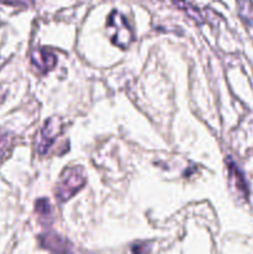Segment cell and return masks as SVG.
<instances>
[{
	"mask_svg": "<svg viewBox=\"0 0 253 254\" xmlns=\"http://www.w3.org/2000/svg\"><path fill=\"white\" fill-rule=\"evenodd\" d=\"M86 174L81 166H72L63 171L57 185L56 197L60 202L69 200L72 196L76 195L86 184Z\"/></svg>",
	"mask_w": 253,
	"mask_h": 254,
	"instance_id": "1",
	"label": "cell"
},
{
	"mask_svg": "<svg viewBox=\"0 0 253 254\" xmlns=\"http://www.w3.org/2000/svg\"><path fill=\"white\" fill-rule=\"evenodd\" d=\"M108 25L117 30L116 35H114L113 39H112L113 44L122 47V49L128 47L129 44L131 42V40H133V34H131V29L130 26H129L126 17H124L121 12L113 11L109 15Z\"/></svg>",
	"mask_w": 253,
	"mask_h": 254,
	"instance_id": "2",
	"label": "cell"
},
{
	"mask_svg": "<svg viewBox=\"0 0 253 254\" xmlns=\"http://www.w3.org/2000/svg\"><path fill=\"white\" fill-rule=\"evenodd\" d=\"M62 130V123L59 118L54 117V118H50L49 121L45 123L44 128L41 129V133H40V139L39 143H37V149H39V153L41 155L47 153V150L50 149V146L52 145V143L55 141V139L59 136V134Z\"/></svg>",
	"mask_w": 253,
	"mask_h": 254,
	"instance_id": "3",
	"label": "cell"
},
{
	"mask_svg": "<svg viewBox=\"0 0 253 254\" xmlns=\"http://www.w3.org/2000/svg\"><path fill=\"white\" fill-rule=\"evenodd\" d=\"M31 62L41 73H47L55 68L57 57L46 49H36L31 55Z\"/></svg>",
	"mask_w": 253,
	"mask_h": 254,
	"instance_id": "4",
	"label": "cell"
},
{
	"mask_svg": "<svg viewBox=\"0 0 253 254\" xmlns=\"http://www.w3.org/2000/svg\"><path fill=\"white\" fill-rule=\"evenodd\" d=\"M40 243H41L42 247L51 251V252H69V251H72L66 240L52 232L44 233L40 237Z\"/></svg>",
	"mask_w": 253,
	"mask_h": 254,
	"instance_id": "5",
	"label": "cell"
},
{
	"mask_svg": "<svg viewBox=\"0 0 253 254\" xmlns=\"http://www.w3.org/2000/svg\"><path fill=\"white\" fill-rule=\"evenodd\" d=\"M174 4L179 7L180 10H183L186 15H188L190 19H192L193 21L196 22H203L205 19L202 16V12L197 9L196 6H193L192 4H190L189 1L186 0H173Z\"/></svg>",
	"mask_w": 253,
	"mask_h": 254,
	"instance_id": "6",
	"label": "cell"
},
{
	"mask_svg": "<svg viewBox=\"0 0 253 254\" xmlns=\"http://www.w3.org/2000/svg\"><path fill=\"white\" fill-rule=\"evenodd\" d=\"M228 170H230V175L231 178L235 180V184L236 186H237V189L240 191H242L245 195H247L248 193V189H247V183H246L245 180V176H243V174L241 173L240 169L236 166L235 163H232L231 161L230 164H228Z\"/></svg>",
	"mask_w": 253,
	"mask_h": 254,
	"instance_id": "7",
	"label": "cell"
},
{
	"mask_svg": "<svg viewBox=\"0 0 253 254\" xmlns=\"http://www.w3.org/2000/svg\"><path fill=\"white\" fill-rule=\"evenodd\" d=\"M238 11L245 22L253 26V4L250 0H238Z\"/></svg>",
	"mask_w": 253,
	"mask_h": 254,
	"instance_id": "8",
	"label": "cell"
},
{
	"mask_svg": "<svg viewBox=\"0 0 253 254\" xmlns=\"http://www.w3.org/2000/svg\"><path fill=\"white\" fill-rule=\"evenodd\" d=\"M12 146V136L10 134H2L0 135V163L4 160L10 153Z\"/></svg>",
	"mask_w": 253,
	"mask_h": 254,
	"instance_id": "9",
	"label": "cell"
},
{
	"mask_svg": "<svg viewBox=\"0 0 253 254\" xmlns=\"http://www.w3.org/2000/svg\"><path fill=\"white\" fill-rule=\"evenodd\" d=\"M36 211L41 217H51V206H50L49 200L46 198H40L36 201V206H35Z\"/></svg>",
	"mask_w": 253,
	"mask_h": 254,
	"instance_id": "10",
	"label": "cell"
},
{
	"mask_svg": "<svg viewBox=\"0 0 253 254\" xmlns=\"http://www.w3.org/2000/svg\"><path fill=\"white\" fill-rule=\"evenodd\" d=\"M0 1L11 5H29L32 0H0Z\"/></svg>",
	"mask_w": 253,
	"mask_h": 254,
	"instance_id": "11",
	"label": "cell"
}]
</instances>
